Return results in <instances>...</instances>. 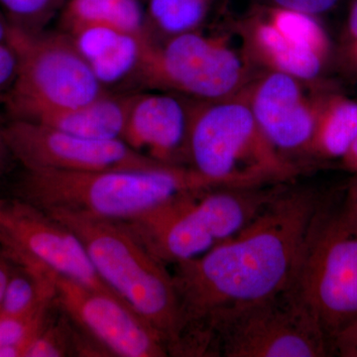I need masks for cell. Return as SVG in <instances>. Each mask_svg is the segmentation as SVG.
I'll use <instances>...</instances> for the list:
<instances>
[{"label":"cell","mask_w":357,"mask_h":357,"mask_svg":"<svg viewBox=\"0 0 357 357\" xmlns=\"http://www.w3.org/2000/svg\"><path fill=\"white\" fill-rule=\"evenodd\" d=\"M324 201L286 185L236 236L174 265L180 335L173 356H210L211 328L220 317L293 287Z\"/></svg>","instance_id":"cell-1"},{"label":"cell","mask_w":357,"mask_h":357,"mask_svg":"<svg viewBox=\"0 0 357 357\" xmlns=\"http://www.w3.org/2000/svg\"><path fill=\"white\" fill-rule=\"evenodd\" d=\"M55 299L29 314L0 318V357H25L50 314Z\"/></svg>","instance_id":"cell-21"},{"label":"cell","mask_w":357,"mask_h":357,"mask_svg":"<svg viewBox=\"0 0 357 357\" xmlns=\"http://www.w3.org/2000/svg\"><path fill=\"white\" fill-rule=\"evenodd\" d=\"M215 187L225 185L185 166L95 172L23 168L13 196L46 211L126 222L178 195Z\"/></svg>","instance_id":"cell-2"},{"label":"cell","mask_w":357,"mask_h":357,"mask_svg":"<svg viewBox=\"0 0 357 357\" xmlns=\"http://www.w3.org/2000/svg\"><path fill=\"white\" fill-rule=\"evenodd\" d=\"M246 33L251 47L274 70L301 82L318 76L325 53L288 23L268 16L255 21Z\"/></svg>","instance_id":"cell-17"},{"label":"cell","mask_w":357,"mask_h":357,"mask_svg":"<svg viewBox=\"0 0 357 357\" xmlns=\"http://www.w3.org/2000/svg\"><path fill=\"white\" fill-rule=\"evenodd\" d=\"M0 250L14 264L30 271L53 272L119 297L96 273L72 229L17 197H0Z\"/></svg>","instance_id":"cell-10"},{"label":"cell","mask_w":357,"mask_h":357,"mask_svg":"<svg viewBox=\"0 0 357 357\" xmlns=\"http://www.w3.org/2000/svg\"><path fill=\"white\" fill-rule=\"evenodd\" d=\"M11 268H13V262L0 250V302H1L7 281H8Z\"/></svg>","instance_id":"cell-27"},{"label":"cell","mask_w":357,"mask_h":357,"mask_svg":"<svg viewBox=\"0 0 357 357\" xmlns=\"http://www.w3.org/2000/svg\"><path fill=\"white\" fill-rule=\"evenodd\" d=\"M194 102L176 93H132L122 140L160 163L188 167L185 147Z\"/></svg>","instance_id":"cell-14"},{"label":"cell","mask_w":357,"mask_h":357,"mask_svg":"<svg viewBox=\"0 0 357 357\" xmlns=\"http://www.w3.org/2000/svg\"><path fill=\"white\" fill-rule=\"evenodd\" d=\"M185 155L188 167L227 187L281 184L300 171L262 132L246 91L213 102L195 100Z\"/></svg>","instance_id":"cell-4"},{"label":"cell","mask_w":357,"mask_h":357,"mask_svg":"<svg viewBox=\"0 0 357 357\" xmlns=\"http://www.w3.org/2000/svg\"><path fill=\"white\" fill-rule=\"evenodd\" d=\"M3 102H4V100H2V98H0V107H1V105H3Z\"/></svg>","instance_id":"cell-32"},{"label":"cell","mask_w":357,"mask_h":357,"mask_svg":"<svg viewBox=\"0 0 357 357\" xmlns=\"http://www.w3.org/2000/svg\"><path fill=\"white\" fill-rule=\"evenodd\" d=\"M142 0H69L61 10V24L73 35L88 27H107L129 34L146 33Z\"/></svg>","instance_id":"cell-18"},{"label":"cell","mask_w":357,"mask_h":357,"mask_svg":"<svg viewBox=\"0 0 357 357\" xmlns=\"http://www.w3.org/2000/svg\"><path fill=\"white\" fill-rule=\"evenodd\" d=\"M294 287L318 319L328 347L357 321V196L352 189L342 201L321 204Z\"/></svg>","instance_id":"cell-7"},{"label":"cell","mask_w":357,"mask_h":357,"mask_svg":"<svg viewBox=\"0 0 357 357\" xmlns=\"http://www.w3.org/2000/svg\"><path fill=\"white\" fill-rule=\"evenodd\" d=\"M349 29L354 38L357 40V0L354 2L349 14Z\"/></svg>","instance_id":"cell-30"},{"label":"cell","mask_w":357,"mask_h":357,"mask_svg":"<svg viewBox=\"0 0 357 357\" xmlns=\"http://www.w3.org/2000/svg\"><path fill=\"white\" fill-rule=\"evenodd\" d=\"M11 24L0 9V44L7 41L10 35Z\"/></svg>","instance_id":"cell-28"},{"label":"cell","mask_w":357,"mask_h":357,"mask_svg":"<svg viewBox=\"0 0 357 357\" xmlns=\"http://www.w3.org/2000/svg\"><path fill=\"white\" fill-rule=\"evenodd\" d=\"M330 351L340 356L357 357V321L333 338Z\"/></svg>","instance_id":"cell-25"},{"label":"cell","mask_w":357,"mask_h":357,"mask_svg":"<svg viewBox=\"0 0 357 357\" xmlns=\"http://www.w3.org/2000/svg\"><path fill=\"white\" fill-rule=\"evenodd\" d=\"M211 356L323 357L330 347L295 287L227 312L211 328Z\"/></svg>","instance_id":"cell-9"},{"label":"cell","mask_w":357,"mask_h":357,"mask_svg":"<svg viewBox=\"0 0 357 357\" xmlns=\"http://www.w3.org/2000/svg\"><path fill=\"white\" fill-rule=\"evenodd\" d=\"M13 160H14L13 153H11L6 137H4L2 126H0V178L6 173Z\"/></svg>","instance_id":"cell-26"},{"label":"cell","mask_w":357,"mask_h":357,"mask_svg":"<svg viewBox=\"0 0 357 357\" xmlns=\"http://www.w3.org/2000/svg\"><path fill=\"white\" fill-rule=\"evenodd\" d=\"M150 38L149 32L129 34L107 27L84 28L73 36L77 50L109 91L119 84H137L143 54Z\"/></svg>","instance_id":"cell-15"},{"label":"cell","mask_w":357,"mask_h":357,"mask_svg":"<svg viewBox=\"0 0 357 357\" xmlns=\"http://www.w3.org/2000/svg\"><path fill=\"white\" fill-rule=\"evenodd\" d=\"M11 31V30H10ZM20 70V58L10 39L0 44V98L10 91Z\"/></svg>","instance_id":"cell-23"},{"label":"cell","mask_w":357,"mask_h":357,"mask_svg":"<svg viewBox=\"0 0 357 357\" xmlns=\"http://www.w3.org/2000/svg\"><path fill=\"white\" fill-rule=\"evenodd\" d=\"M47 213L75 232L100 278L160 333L173 356L180 335V307L165 263L121 222L67 211Z\"/></svg>","instance_id":"cell-5"},{"label":"cell","mask_w":357,"mask_h":357,"mask_svg":"<svg viewBox=\"0 0 357 357\" xmlns=\"http://www.w3.org/2000/svg\"><path fill=\"white\" fill-rule=\"evenodd\" d=\"M356 138V103H335L325 114L318 116L311 153L330 158H344Z\"/></svg>","instance_id":"cell-19"},{"label":"cell","mask_w":357,"mask_h":357,"mask_svg":"<svg viewBox=\"0 0 357 357\" xmlns=\"http://www.w3.org/2000/svg\"><path fill=\"white\" fill-rule=\"evenodd\" d=\"M268 2L273 8L316 16L332 10L337 6L338 0H268Z\"/></svg>","instance_id":"cell-24"},{"label":"cell","mask_w":357,"mask_h":357,"mask_svg":"<svg viewBox=\"0 0 357 357\" xmlns=\"http://www.w3.org/2000/svg\"><path fill=\"white\" fill-rule=\"evenodd\" d=\"M131 96L109 93L82 107H41L17 121L36 122L84 137L122 140Z\"/></svg>","instance_id":"cell-16"},{"label":"cell","mask_w":357,"mask_h":357,"mask_svg":"<svg viewBox=\"0 0 357 357\" xmlns=\"http://www.w3.org/2000/svg\"><path fill=\"white\" fill-rule=\"evenodd\" d=\"M65 0H0V9L21 31L38 34L61 13Z\"/></svg>","instance_id":"cell-22"},{"label":"cell","mask_w":357,"mask_h":357,"mask_svg":"<svg viewBox=\"0 0 357 357\" xmlns=\"http://www.w3.org/2000/svg\"><path fill=\"white\" fill-rule=\"evenodd\" d=\"M2 131L14 160L24 169L95 172L166 165L136 151L121 139L84 137L17 119H10Z\"/></svg>","instance_id":"cell-11"},{"label":"cell","mask_w":357,"mask_h":357,"mask_svg":"<svg viewBox=\"0 0 357 357\" xmlns=\"http://www.w3.org/2000/svg\"><path fill=\"white\" fill-rule=\"evenodd\" d=\"M285 187L282 183L187 192L121 223L155 257L175 265L236 236Z\"/></svg>","instance_id":"cell-3"},{"label":"cell","mask_w":357,"mask_h":357,"mask_svg":"<svg viewBox=\"0 0 357 357\" xmlns=\"http://www.w3.org/2000/svg\"><path fill=\"white\" fill-rule=\"evenodd\" d=\"M246 96L258 126L282 156L291 161L289 155L311 153L318 115L300 79L273 70L248 88Z\"/></svg>","instance_id":"cell-13"},{"label":"cell","mask_w":357,"mask_h":357,"mask_svg":"<svg viewBox=\"0 0 357 357\" xmlns=\"http://www.w3.org/2000/svg\"><path fill=\"white\" fill-rule=\"evenodd\" d=\"M351 189H352V191H354V192H356V196H357V185H354V187H352V188H351Z\"/></svg>","instance_id":"cell-31"},{"label":"cell","mask_w":357,"mask_h":357,"mask_svg":"<svg viewBox=\"0 0 357 357\" xmlns=\"http://www.w3.org/2000/svg\"><path fill=\"white\" fill-rule=\"evenodd\" d=\"M248 33L199 29L167 38L150 39L137 84L167 89L202 102L241 95L250 79Z\"/></svg>","instance_id":"cell-6"},{"label":"cell","mask_w":357,"mask_h":357,"mask_svg":"<svg viewBox=\"0 0 357 357\" xmlns=\"http://www.w3.org/2000/svg\"><path fill=\"white\" fill-rule=\"evenodd\" d=\"M9 39L20 58L17 77L3 102L10 119L41 107H82L110 93L67 33L29 34L11 25Z\"/></svg>","instance_id":"cell-8"},{"label":"cell","mask_w":357,"mask_h":357,"mask_svg":"<svg viewBox=\"0 0 357 357\" xmlns=\"http://www.w3.org/2000/svg\"><path fill=\"white\" fill-rule=\"evenodd\" d=\"M38 273L50 281L57 306L107 356H169L165 340L160 333L116 296L53 272Z\"/></svg>","instance_id":"cell-12"},{"label":"cell","mask_w":357,"mask_h":357,"mask_svg":"<svg viewBox=\"0 0 357 357\" xmlns=\"http://www.w3.org/2000/svg\"><path fill=\"white\" fill-rule=\"evenodd\" d=\"M344 159L349 168L357 171V138L356 142L352 145L351 149L349 150V153L344 157Z\"/></svg>","instance_id":"cell-29"},{"label":"cell","mask_w":357,"mask_h":357,"mask_svg":"<svg viewBox=\"0 0 357 357\" xmlns=\"http://www.w3.org/2000/svg\"><path fill=\"white\" fill-rule=\"evenodd\" d=\"M146 27L149 34L170 38L202 27L213 0H147Z\"/></svg>","instance_id":"cell-20"}]
</instances>
